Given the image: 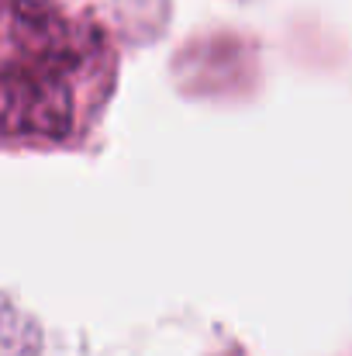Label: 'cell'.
Listing matches in <instances>:
<instances>
[{"instance_id": "cell-1", "label": "cell", "mask_w": 352, "mask_h": 356, "mask_svg": "<svg viewBox=\"0 0 352 356\" xmlns=\"http://www.w3.org/2000/svg\"><path fill=\"white\" fill-rule=\"evenodd\" d=\"M117 49L108 28L62 0H3L7 149L80 145L108 108Z\"/></svg>"}]
</instances>
